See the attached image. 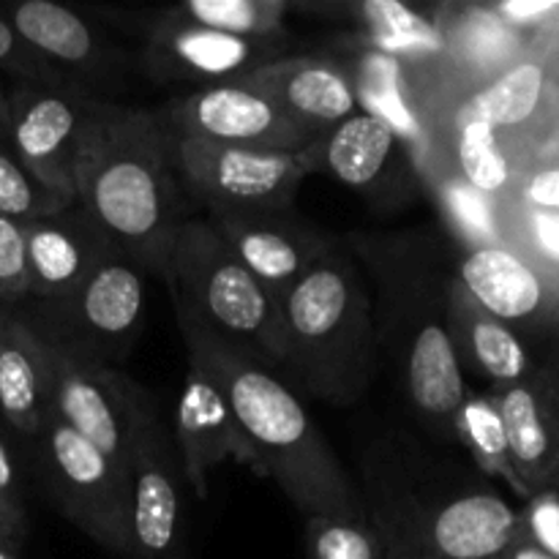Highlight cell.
<instances>
[{
    "mask_svg": "<svg viewBox=\"0 0 559 559\" xmlns=\"http://www.w3.org/2000/svg\"><path fill=\"white\" fill-rule=\"evenodd\" d=\"M358 469L355 486L388 559H502L516 540L513 508L437 442L402 431L377 437Z\"/></svg>",
    "mask_w": 559,
    "mask_h": 559,
    "instance_id": "6da1fadb",
    "label": "cell"
},
{
    "mask_svg": "<svg viewBox=\"0 0 559 559\" xmlns=\"http://www.w3.org/2000/svg\"><path fill=\"white\" fill-rule=\"evenodd\" d=\"M371 289L380 360L393 366L409 413L431 442H453L467 399L448 328V287L437 240L426 233L349 235L342 240Z\"/></svg>",
    "mask_w": 559,
    "mask_h": 559,
    "instance_id": "7a4b0ae2",
    "label": "cell"
},
{
    "mask_svg": "<svg viewBox=\"0 0 559 559\" xmlns=\"http://www.w3.org/2000/svg\"><path fill=\"white\" fill-rule=\"evenodd\" d=\"M76 202L109 243L164 278L186 200L162 115L93 98L74 167Z\"/></svg>",
    "mask_w": 559,
    "mask_h": 559,
    "instance_id": "3957f363",
    "label": "cell"
},
{
    "mask_svg": "<svg viewBox=\"0 0 559 559\" xmlns=\"http://www.w3.org/2000/svg\"><path fill=\"white\" fill-rule=\"evenodd\" d=\"M175 317L189 364L200 366L229 402L257 473L271 478L306 519H366L358 486L293 388L186 314L175 311Z\"/></svg>",
    "mask_w": 559,
    "mask_h": 559,
    "instance_id": "277c9868",
    "label": "cell"
},
{
    "mask_svg": "<svg viewBox=\"0 0 559 559\" xmlns=\"http://www.w3.org/2000/svg\"><path fill=\"white\" fill-rule=\"evenodd\" d=\"M284 364L278 377L333 407L360 402L380 371L371 289L338 240L278 304Z\"/></svg>",
    "mask_w": 559,
    "mask_h": 559,
    "instance_id": "5b68a950",
    "label": "cell"
},
{
    "mask_svg": "<svg viewBox=\"0 0 559 559\" xmlns=\"http://www.w3.org/2000/svg\"><path fill=\"white\" fill-rule=\"evenodd\" d=\"M175 311L235 353L271 371L284 364V322L276 300L235 260L207 218H186L164 271Z\"/></svg>",
    "mask_w": 559,
    "mask_h": 559,
    "instance_id": "8992f818",
    "label": "cell"
},
{
    "mask_svg": "<svg viewBox=\"0 0 559 559\" xmlns=\"http://www.w3.org/2000/svg\"><path fill=\"white\" fill-rule=\"evenodd\" d=\"M145 298V271L123 251H112L74 293L25 298L9 311L55 353L118 366L140 338Z\"/></svg>",
    "mask_w": 559,
    "mask_h": 559,
    "instance_id": "52a82bcc",
    "label": "cell"
},
{
    "mask_svg": "<svg viewBox=\"0 0 559 559\" xmlns=\"http://www.w3.org/2000/svg\"><path fill=\"white\" fill-rule=\"evenodd\" d=\"M27 451L55 508L98 549L120 559L129 516V480L123 473L52 413Z\"/></svg>",
    "mask_w": 559,
    "mask_h": 559,
    "instance_id": "ba28073f",
    "label": "cell"
},
{
    "mask_svg": "<svg viewBox=\"0 0 559 559\" xmlns=\"http://www.w3.org/2000/svg\"><path fill=\"white\" fill-rule=\"evenodd\" d=\"M189 491L173 431L158 404H153L131 453L126 549L120 559H191Z\"/></svg>",
    "mask_w": 559,
    "mask_h": 559,
    "instance_id": "9c48e42d",
    "label": "cell"
},
{
    "mask_svg": "<svg viewBox=\"0 0 559 559\" xmlns=\"http://www.w3.org/2000/svg\"><path fill=\"white\" fill-rule=\"evenodd\" d=\"M173 158L180 186L207 213L293 207L298 186L314 173L309 151H251L180 136H173Z\"/></svg>",
    "mask_w": 559,
    "mask_h": 559,
    "instance_id": "30bf717a",
    "label": "cell"
},
{
    "mask_svg": "<svg viewBox=\"0 0 559 559\" xmlns=\"http://www.w3.org/2000/svg\"><path fill=\"white\" fill-rule=\"evenodd\" d=\"M47 364L49 413L96 445L129 480L136 431L156 404L151 393L115 366L69 358L49 347Z\"/></svg>",
    "mask_w": 559,
    "mask_h": 559,
    "instance_id": "8fae6325",
    "label": "cell"
},
{
    "mask_svg": "<svg viewBox=\"0 0 559 559\" xmlns=\"http://www.w3.org/2000/svg\"><path fill=\"white\" fill-rule=\"evenodd\" d=\"M169 134L229 147L306 153L317 145L271 96L243 80L200 87L158 109Z\"/></svg>",
    "mask_w": 559,
    "mask_h": 559,
    "instance_id": "7c38bea8",
    "label": "cell"
},
{
    "mask_svg": "<svg viewBox=\"0 0 559 559\" xmlns=\"http://www.w3.org/2000/svg\"><path fill=\"white\" fill-rule=\"evenodd\" d=\"M96 96L69 85H25L11 91L9 151L55 197L76 202L74 167Z\"/></svg>",
    "mask_w": 559,
    "mask_h": 559,
    "instance_id": "4fadbf2b",
    "label": "cell"
},
{
    "mask_svg": "<svg viewBox=\"0 0 559 559\" xmlns=\"http://www.w3.org/2000/svg\"><path fill=\"white\" fill-rule=\"evenodd\" d=\"M207 222L276 304L338 243L295 216L293 207L207 213Z\"/></svg>",
    "mask_w": 559,
    "mask_h": 559,
    "instance_id": "5bb4252c",
    "label": "cell"
},
{
    "mask_svg": "<svg viewBox=\"0 0 559 559\" xmlns=\"http://www.w3.org/2000/svg\"><path fill=\"white\" fill-rule=\"evenodd\" d=\"M0 14L69 87L102 98L96 87L112 85L123 74V52L96 22L69 5L55 0H20L5 5Z\"/></svg>",
    "mask_w": 559,
    "mask_h": 559,
    "instance_id": "9a60e30c",
    "label": "cell"
},
{
    "mask_svg": "<svg viewBox=\"0 0 559 559\" xmlns=\"http://www.w3.org/2000/svg\"><path fill=\"white\" fill-rule=\"evenodd\" d=\"M278 38H246L162 20L145 41V69L162 82L224 85L276 60Z\"/></svg>",
    "mask_w": 559,
    "mask_h": 559,
    "instance_id": "2e32d148",
    "label": "cell"
},
{
    "mask_svg": "<svg viewBox=\"0 0 559 559\" xmlns=\"http://www.w3.org/2000/svg\"><path fill=\"white\" fill-rule=\"evenodd\" d=\"M169 431H173L175 451L183 464L189 489L197 500H207L211 473L224 462L249 464L254 469V459L235 420L233 407L200 366L189 364Z\"/></svg>",
    "mask_w": 559,
    "mask_h": 559,
    "instance_id": "e0dca14e",
    "label": "cell"
},
{
    "mask_svg": "<svg viewBox=\"0 0 559 559\" xmlns=\"http://www.w3.org/2000/svg\"><path fill=\"white\" fill-rule=\"evenodd\" d=\"M115 249L80 202L25 224L27 298H60L87 282Z\"/></svg>",
    "mask_w": 559,
    "mask_h": 559,
    "instance_id": "ac0fdd59",
    "label": "cell"
},
{
    "mask_svg": "<svg viewBox=\"0 0 559 559\" xmlns=\"http://www.w3.org/2000/svg\"><path fill=\"white\" fill-rule=\"evenodd\" d=\"M240 80L271 96L314 140L360 112L349 74L325 58H276Z\"/></svg>",
    "mask_w": 559,
    "mask_h": 559,
    "instance_id": "d6986e66",
    "label": "cell"
},
{
    "mask_svg": "<svg viewBox=\"0 0 559 559\" xmlns=\"http://www.w3.org/2000/svg\"><path fill=\"white\" fill-rule=\"evenodd\" d=\"M47 418V347L11 314L9 331L0 344V429L9 431V440L31 448Z\"/></svg>",
    "mask_w": 559,
    "mask_h": 559,
    "instance_id": "ffe728a7",
    "label": "cell"
},
{
    "mask_svg": "<svg viewBox=\"0 0 559 559\" xmlns=\"http://www.w3.org/2000/svg\"><path fill=\"white\" fill-rule=\"evenodd\" d=\"M448 328L462 371L473 364L480 374L506 388L516 385L527 374V353L516 333L480 309L459 278L448 287Z\"/></svg>",
    "mask_w": 559,
    "mask_h": 559,
    "instance_id": "44dd1931",
    "label": "cell"
},
{
    "mask_svg": "<svg viewBox=\"0 0 559 559\" xmlns=\"http://www.w3.org/2000/svg\"><path fill=\"white\" fill-rule=\"evenodd\" d=\"M396 131L374 112H355L317 140L309 156L314 169L325 167L344 186L371 191L385 180L396 158Z\"/></svg>",
    "mask_w": 559,
    "mask_h": 559,
    "instance_id": "7402d4cb",
    "label": "cell"
},
{
    "mask_svg": "<svg viewBox=\"0 0 559 559\" xmlns=\"http://www.w3.org/2000/svg\"><path fill=\"white\" fill-rule=\"evenodd\" d=\"M459 284L500 322L524 320L540 306L544 289L527 262L500 246H480L459 265Z\"/></svg>",
    "mask_w": 559,
    "mask_h": 559,
    "instance_id": "603a6c76",
    "label": "cell"
},
{
    "mask_svg": "<svg viewBox=\"0 0 559 559\" xmlns=\"http://www.w3.org/2000/svg\"><path fill=\"white\" fill-rule=\"evenodd\" d=\"M546 74L538 63H519L497 76L486 87L475 91L453 112V129L469 123H484L489 129L519 126L538 109L544 96Z\"/></svg>",
    "mask_w": 559,
    "mask_h": 559,
    "instance_id": "cb8c5ba5",
    "label": "cell"
},
{
    "mask_svg": "<svg viewBox=\"0 0 559 559\" xmlns=\"http://www.w3.org/2000/svg\"><path fill=\"white\" fill-rule=\"evenodd\" d=\"M502 429H506L508 453L511 462L524 475H538L549 467V456L555 451V429L546 415L540 391L527 382L506 388L497 399Z\"/></svg>",
    "mask_w": 559,
    "mask_h": 559,
    "instance_id": "d4e9b609",
    "label": "cell"
},
{
    "mask_svg": "<svg viewBox=\"0 0 559 559\" xmlns=\"http://www.w3.org/2000/svg\"><path fill=\"white\" fill-rule=\"evenodd\" d=\"M289 3L284 0H186L164 11V20L246 38H278Z\"/></svg>",
    "mask_w": 559,
    "mask_h": 559,
    "instance_id": "484cf974",
    "label": "cell"
},
{
    "mask_svg": "<svg viewBox=\"0 0 559 559\" xmlns=\"http://www.w3.org/2000/svg\"><path fill=\"white\" fill-rule=\"evenodd\" d=\"M309 559H388L369 519L311 516L306 519Z\"/></svg>",
    "mask_w": 559,
    "mask_h": 559,
    "instance_id": "4316f807",
    "label": "cell"
},
{
    "mask_svg": "<svg viewBox=\"0 0 559 559\" xmlns=\"http://www.w3.org/2000/svg\"><path fill=\"white\" fill-rule=\"evenodd\" d=\"M453 442L467 448L489 469H508V462H511L500 413L489 399L467 393L453 420Z\"/></svg>",
    "mask_w": 559,
    "mask_h": 559,
    "instance_id": "83f0119b",
    "label": "cell"
},
{
    "mask_svg": "<svg viewBox=\"0 0 559 559\" xmlns=\"http://www.w3.org/2000/svg\"><path fill=\"white\" fill-rule=\"evenodd\" d=\"M71 202L60 200L52 191L44 189L31 173L20 164V158L0 145V216L16 224H31L49 213L63 211Z\"/></svg>",
    "mask_w": 559,
    "mask_h": 559,
    "instance_id": "f1b7e54d",
    "label": "cell"
},
{
    "mask_svg": "<svg viewBox=\"0 0 559 559\" xmlns=\"http://www.w3.org/2000/svg\"><path fill=\"white\" fill-rule=\"evenodd\" d=\"M456 131V164L469 186L495 194L508 183V158L497 142V131L484 123L459 126Z\"/></svg>",
    "mask_w": 559,
    "mask_h": 559,
    "instance_id": "f546056e",
    "label": "cell"
},
{
    "mask_svg": "<svg viewBox=\"0 0 559 559\" xmlns=\"http://www.w3.org/2000/svg\"><path fill=\"white\" fill-rule=\"evenodd\" d=\"M31 295L27 287L25 227L0 216V306L11 309Z\"/></svg>",
    "mask_w": 559,
    "mask_h": 559,
    "instance_id": "4dcf8cb0",
    "label": "cell"
},
{
    "mask_svg": "<svg viewBox=\"0 0 559 559\" xmlns=\"http://www.w3.org/2000/svg\"><path fill=\"white\" fill-rule=\"evenodd\" d=\"M0 69L14 74L25 85H66L52 69H47L36 58V52L22 41L20 33L9 25L3 14H0Z\"/></svg>",
    "mask_w": 559,
    "mask_h": 559,
    "instance_id": "1f68e13d",
    "label": "cell"
},
{
    "mask_svg": "<svg viewBox=\"0 0 559 559\" xmlns=\"http://www.w3.org/2000/svg\"><path fill=\"white\" fill-rule=\"evenodd\" d=\"M516 540L535 546L544 555L559 559V500L557 497H538L530 506L527 516H519Z\"/></svg>",
    "mask_w": 559,
    "mask_h": 559,
    "instance_id": "d6a6232c",
    "label": "cell"
},
{
    "mask_svg": "<svg viewBox=\"0 0 559 559\" xmlns=\"http://www.w3.org/2000/svg\"><path fill=\"white\" fill-rule=\"evenodd\" d=\"M0 497L25 511V484H22L20 464L3 435H0Z\"/></svg>",
    "mask_w": 559,
    "mask_h": 559,
    "instance_id": "836d02e7",
    "label": "cell"
},
{
    "mask_svg": "<svg viewBox=\"0 0 559 559\" xmlns=\"http://www.w3.org/2000/svg\"><path fill=\"white\" fill-rule=\"evenodd\" d=\"M27 535V516L22 508L11 506L0 497V546H9V549L20 551L22 540Z\"/></svg>",
    "mask_w": 559,
    "mask_h": 559,
    "instance_id": "e575fe53",
    "label": "cell"
},
{
    "mask_svg": "<svg viewBox=\"0 0 559 559\" xmlns=\"http://www.w3.org/2000/svg\"><path fill=\"white\" fill-rule=\"evenodd\" d=\"M527 200L540 207H559V167L544 169L530 180Z\"/></svg>",
    "mask_w": 559,
    "mask_h": 559,
    "instance_id": "d590c367",
    "label": "cell"
},
{
    "mask_svg": "<svg viewBox=\"0 0 559 559\" xmlns=\"http://www.w3.org/2000/svg\"><path fill=\"white\" fill-rule=\"evenodd\" d=\"M538 238L549 254L559 257V216H538Z\"/></svg>",
    "mask_w": 559,
    "mask_h": 559,
    "instance_id": "8d00e7d4",
    "label": "cell"
},
{
    "mask_svg": "<svg viewBox=\"0 0 559 559\" xmlns=\"http://www.w3.org/2000/svg\"><path fill=\"white\" fill-rule=\"evenodd\" d=\"M555 9V3H551V0H540V3H508L506 9V14L508 16H513V20H519V22H524L527 20V16H538V14H544V11H551Z\"/></svg>",
    "mask_w": 559,
    "mask_h": 559,
    "instance_id": "74e56055",
    "label": "cell"
},
{
    "mask_svg": "<svg viewBox=\"0 0 559 559\" xmlns=\"http://www.w3.org/2000/svg\"><path fill=\"white\" fill-rule=\"evenodd\" d=\"M9 107H11V91H5L3 80H0V145L9 147Z\"/></svg>",
    "mask_w": 559,
    "mask_h": 559,
    "instance_id": "f35d334b",
    "label": "cell"
},
{
    "mask_svg": "<svg viewBox=\"0 0 559 559\" xmlns=\"http://www.w3.org/2000/svg\"><path fill=\"white\" fill-rule=\"evenodd\" d=\"M9 322H11V314H9V309H3V306H0V344H3V338H5V331H9Z\"/></svg>",
    "mask_w": 559,
    "mask_h": 559,
    "instance_id": "ab89813d",
    "label": "cell"
},
{
    "mask_svg": "<svg viewBox=\"0 0 559 559\" xmlns=\"http://www.w3.org/2000/svg\"><path fill=\"white\" fill-rule=\"evenodd\" d=\"M0 559H20L16 549H9V546H0Z\"/></svg>",
    "mask_w": 559,
    "mask_h": 559,
    "instance_id": "60d3db41",
    "label": "cell"
}]
</instances>
